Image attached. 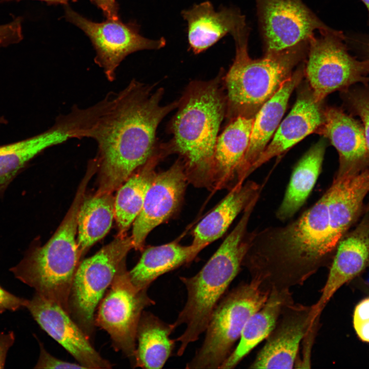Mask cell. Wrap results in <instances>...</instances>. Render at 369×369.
Returning a JSON list of instances; mask_svg holds the SVG:
<instances>
[{
  "label": "cell",
  "mask_w": 369,
  "mask_h": 369,
  "mask_svg": "<svg viewBox=\"0 0 369 369\" xmlns=\"http://www.w3.org/2000/svg\"><path fill=\"white\" fill-rule=\"evenodd\" d=\"M368 192L366 174H337L323 195L297 219L254 231L242 265L252 279L270 291L302 284L336 249L359 216Z\"/></svg>",
  "instance_id": "6da1fadb"
},
{
  "label": "cell",
  "mask_w": 369,
  "mask_h": 369,
  "mask_svg": "<svg viewBox=\"0 0 369 369\" xmlns=\"http://www.w3.org/2000/svg\"><path fill=\"white\" fill-rule=\"evenodd\" d=\"M163 90L135 79L112 94L89 138L97 145L96 193H112L153 155L157 128L178 101L162 105Z\"/></svg>",
  "instance_id": "7a4b0ae2"
},
{
  "label": "cell",
  "mask_w": 369,
  "mask_h": 369,
  "mask_svg": "<svg viewBox=\"0 0 369 369\" xmlns=\"http://www.w3.org/2000/svg\"><path fill=\"white\" fill-rule=\"evenodd\" d=\"M255 206L252 202L247 207L234 229L196 275L179 277L186 288L187 299L173 323L176 327L186 325L175 339L180 342L178 356L205 332L214 309L238 274L254 234L248 232V226Z\"/></svg>",
  "instance_id": "3957f363"
},
{
  "label": "cell",
  "mask_w": 369,
  "mask_h": 369,
  "mask_svg": "<svg viewBox=\"0 0 369 369\" xmlns=\"http://www.w3.org/2000/svg\"><path fill=\"white\" fill-rule=\"evenodd\" d=\"M249 35V29L245 27L232 35L236 53L224 83L228 114L233 118L239 115L254 117L308 53V40L253 59L248 53Z\"/></svg>",
  "instance_id": "277c9868"
},
{
  "label": "cell",
  "mask_w": 369,
  "mask_h": 369,
  "mask_svg": "<svg viewBox=\"0 0 369 369\" xmlns=\"http://www.w3.org/2000/svg\"><path fill=\"white\" fill-rule=\"evenodd\" d=\"M219 77L193 81L179 101L171 123L172 149L190 171L211 175L215 147L227 106Z\"/></svg>",
  "instance_id": "5b68a950"
},
{
  "label": "cell",
  "mask_w": 369,
  "mask_h": 369,
  "mask_svg": "<svg viewBox=\"0 0 369 369\" xmlns=\"http://www.w3.org/2000/svg\"><path fill=\"white\" fill-rule=\"evenodd\" d=\"M84 197L83 191H77L64 219L49 241L28 251L10 269L17 279L68 313L72 282L81 258L76 235L78 213Z\"/></svg>",
  "instance_id": "8992f818"
},
{
  "label": "cell",
  "mask_w": 369,
  "mask_h": 369,
  "mask_svg": "<svg viewBox=\"0 0 369 369\" xmlns=\"http://www.w3.org/2000/svg\"><path fill=\"white\" fill-rule=\"evenodd\" d=\"M270 291L251 279L232 290L214 309L203 342L187 368H219L233 351L249 318L266 301Z\"/></svg>",
  "instance_id": "52a82bcc"
},
{
  "label": "cell",
  "mask_w": 369,
  "mask_h": 369,
  "mask_svg": "<svg viewBox=\"0 0 369 369\" xmlns=\"http://www.w3.org/2000/svg\"><path fill=\"white\" fill-rule=\"evenodd\" d=\"M133 245L131 237L118 234L111 242L79 263L69 299V314L90 339L95 312Z\"/></svg>",
  "instance_id": "ba28073f"
},
{
  "label": "cell",
  "mask_w": 369,
  "mask_h": 369,
  "mask_svg": "<svg viewBox=\"0 0 369 369\" xmlns=\"http://www.w3.org/2000/svg\"><path fill=\"white\" fill-rule=\"evenodd\" d=\"M319 32L308 40L304 70L317 101L335 91L369 81V60H359L349 53L342 31L333 29Z\"/></svg>",
  "instance_id": "9c48e42d"
},
{
  "label": "cell",
  "mask_w": 369,
  "mask_h": 369,
  "mask_svg": "<svg viewBox=\"0 0 369 369\" xmlns=\"http://www.w3.org/2000/svg\"><path fill=\"white\" fill-rule=\"evenodd\" d=\"M128 272L125 263L99 304L95 323L109 334L116 350L133 360L139 319L144 309L155 304V302L147 290L134 286Z\"/></svg>",
  "instance_id": "30bf717a"
},
{
  "label": "cell",
  "mask_w": 369,
  "mask_h": 369,
  "mask_svg": "<svg viewBox=\"0 0 369 369\" xmlns=\"http://www.w3.org/2000/svg\"><path fill=\"white\" fill-rule=\"evenodd\" d=\"M65 8L66 19L90 39L96 53L94 61L110 81L115 79L118 67L128 55L142 50L159 49L166 45L163 37L155 40L141 35L135 23L126 24L120 18L95 23L76 13L68 5Z\"/></svg>",
  "instance_id": "8fae6325"
},
{
  "label": "cell",
  "mask_w": 369,
  "mask_h": 369,
  "mask_svg": "<svg viewBox=\"0 0 369 369\" xmlns=\"http://www.w3.org/2000/svg\"><path fill=\"white\" fill-rule=\"evenodd\" d=\"M265 53L279 52L331 30L302 0H255Z\"/></svg>",
  "instance_id": "7c38bea8"
},
{
  "label": "cell",
  "mask_w": 369,
  "mask_h": 369,
  "mask_svg": "<svg viewBox=\"0 0 369 369\" xmlns=\"http://www.w3.org/2000/svg\"><path fill=\"white\" fill-rule=\"evenodd\" d=\"M319 318L313 305L294 301L286 304L250 368H293L300 342L313 330Z\"/></svg>",
  "instance_id": "4fadbf2b"
},
{
  "label": "cell",
  "mask_w": 369,
  "mask_h": 369,
  "mask_svg": "<svg viewBox=\"0 0 369 369\" xmlns=\"http://www.w3.org/2000/svg\"><path fill=\"white\" fill-rule=\"evenodd\" d=\"M40 327L86 368H110L112 364L94 348L90 338L58 304L36 293L25 306Z\"/></svg>",
  "instance_id": "5bb4252c"
},
{
  "label": "cell",
  "mask_w": 369,
  "mask_h": 369,
  "mask_svg": "<svg viewBox=\"0 0 369 369\" xmlns=\"http://www.w3.org/2000/svg\"><path fill=\"white\" fill-rule=\"evenodd\" d=\"M187 179L184 168L179 162L166 171L155 174L141 210L133 223L131 238L133 248L141 250L150 232L176 211L183 196Z\"/></svg>",
  "instance_id": "9a60e30c"
},
{
  "label": "cell",
  "mask_w": 369,
  "mask_h": 369,
  "mask_svg": "<svg viewBox=\"0 0 369 369\" xmlns=\"http://www.w3.org/2000/svg\"><path fill=\"white\" fill-rule=\"evenodd\" d=\"M369 267V218H364L356 228L343 236L335 255L321 295L313 305L317 316L335 293L344 284Z\"/></svg>",
  "instance_id": "2e32d148"
},
{
  "label": "cell",
  "mask_w": 369,
  "mask_h": 369,
  "mask_svg": "<svg viewBox=\"0 0 369 369\" xmlns=\"http://www.w3.org/2000/svg\"><path fill=\"white\" fill-rule=\"evenodd\" d=\"M304 67H300L286 79L254 117L249 147L239 169L235 184H242L249 170L274 135L294 89L300 83Z\"/></svg>",
  "instance_id": "e0dca14e"
},
{
  "label": "cell",
  "mask_w": 369,
  "mask_h": 369,
  "mask_svg": "<svg viewBox=\"0 0 369 369\" xmlns=\"http://www.w3.org/2000/svg\"><path fill=\"white\" fill-rule=\"evenodd\" d=\"M320 103L312 92L298 97L290 113L280 122L270 143L251 166L249 176L270 159L283 153L318 130L324 120Z\"/></svg>",
  "instance_id": "ac0fdd59"
},
{
  "label": "cell",
  "mask_w": 369,
  "mask_h": 369,
  "mask_svg": "<svg viewBox=\"0 0 369 369\" xmlns=\"http://www.w3.org/2000/svg\"><path fill=\"white\" fill-rule=\"evenodd\" d=\"M187 22L189 49L195 54L206 50L227 34L232 35L247 26L245 16L236 8L216 11L209 1L182 11Z\"/></svg>",
  "instance_id": "d6986e66"
},
{
  "label": "cell",
  "mask_w": 369,
  "mask_h": 369,
  "mask_svg": "<svg viewBox=\"0 0 369 369\" xmlns=\"http://www.w3.org/2000/svg\"><path fill=\"white\" fill-rule=\"evenodd\" d=\"M324 120L318 129L336 149L339 156L337 173L358 171L369 162L363 127L340 109L323 111Z\"/></svg>",
  "instance_id": "ffe728a7"
},
{
  "label": "cell",
  "mask_w": 369,
  "mask_h": 369,
  "mask_svg": "<svg viewBox=\"0 0 369 369\" xmlns=\"http://www.w3.org/2000/svg\"><path fill=\"white\" fill-rule=\"evenodd\" d=\"M75 130L66 117L58 116L46 131L27 139L0 146V191L32 159L44 150L73 139Z\"/></svg>",
  "instance_id": "44dd1931"
},
{
  "label": "cell",
  "mask_w": 369,
  "mask_h": 369,
  "mask_svg": "<svg viewBox=\"0 0 369 369\" xmlns=\"http://www.w3.org/2000/svg\"><path fill=\"white\" fill-rule=\"evenodd\" d=\"M261 190L262 186L254 181L233 187L222 201L195 228L192 244L201 251L219 239L237 216L260 196Z\"/></svg>",
  "instance_id": "7402d4cb"
},
{
  "label": "cell",
  "mask_w": 369,
  "mask_h": 369,
  "mask_svg": "<svg viewBox=\"0 0 369 369\" xmlns=\"http://www.w3.org/2000/svg\"><path fill=\"white\" fill-rule=\"evenodd\" d=\"M254 117L239 115L234 117L218 136L211 173L216 176L218 186H225L232 180H236L249 147Z\"/></svg>",
  "instance_id": "603a6c76"
},
{
  "label": "cell",
  "mask_w": 369,
  "mask_h": 369,
  "mask_svg": "<svg viewBox=\"0 0 369 369\" xmlns=\"http://www.w3.org/2000/svg\"><path fill=\"white\" fill-rule=\"evenodd\" d=\"M290 290H272L263 305L248 319L237 346L219 368H233L273 330L284 306L293 301Z\"/></svg>",
  "instance_id": "cb8c5ba5"
},
{
  "label": "cell",
  "mask_w": 369,
  "mask_h": 369,
  "mask_svg": "<svg viewBox=\"0 0 369 369\" xmlns=\"http://www.w3.org/2000/svg\"><path fill=\"white\" fill-rule=\"evenodd\" d=\"M175 329L173 323H166L152 313L144 311L137 329L134 367L162 368L175 347L176 341L170 336Z\"/></svg>",
  "instance_id": "d4e9b609"
},
{
  "label": "cell",
  "mask_w": 369,
  "mask_h": 369,
  "mask_svg": "<svg viewBox=\"0 0 369 369\" xmlns=\"http://www.w3.org/2000/svg\"><path fill=\"white\" fill-rule=\"evenodd\" d=\"M200 251L192 244L182 245L176 242L149 247L128 271V276L137 289L148 290L158 277L190 262Z\"/></svg>",
  "instance_id": "484cf974"
},
{
  "label": "cell",
  "mask_w": 369,
  "mask_h": 369,
  "mask_svg": "<svg viewBox=\"0 0 369 369\" xmlns=\"http://www.w3.org/2000/svg\"><path fill=\"white\" fill-rule=\"evenodd\" d=\"M325 144L319 140L302 156L294 168L276 217L282 221L293 217L306 201L320 173Z\"/></svg>",
  "instance_id": "4316f807"
},
{
  "label": "cell",
  "mask_w": 369,
  "mask_h": 369,
  "mask_svg": "<svg viewBox=\"0 0 369 369\" xmlns=\"http://www.w3.org/2000/svg\"><path fill=\"white\" fill-rule=\"evenodd\" d=\"M112 193H96L84 198L77 216V242L81 257L109 231L115 218Z\"/></svg>",
  "instance_id": "83f0119b"
},
{
  "label": "cell",
  "mask_w": 369,
  "mask_h": 369,
  "mask_svg": "<svg viewBox=\"0 0 369 369\" xmlns=\"http://www.w3.org/2000/svg\"><path fill=\"white\" fill-rule=\"evenodd\" d=\"M157 156L152 157L117 189L115 197V219L119 234H125L140 212L147 190L155 174Z\"/></svg>",
  "instance_id": "f1b7e54d"
},
{
  "label": "cell",
  "mask_w": 369,
  "mask_h": 369,
  "mask_svg": "<svg viewBox=\"0 0 369 369\" xmlns=\"http://www.w3.org/2000/svg\"><path fill=\"white\" fill-rule=\"evenodd\" d=\"M353 323L360 339L369 342V298L362 300L356 306L354 313Z\"/></svg>",
  "instance_id": "f546056e"
},
{
  "label": "cell",
  "mask_w": 369,
  "mask_h": 369,
  "mask_svg": "<svg viewBox=\"0 0 369 369\" xmlns=\"http://www.w3.org/2000/svg\"><path fill=\"white\" fill-rule=\"evenodd\" d=\"M20 17L12 22L0 25V47L19 42L23 38Z\"/></svg>",
  "instance_id": "4dcf8cb0"
},
{
  "label": "cell",
  "mask_w": 369,
  "mask_h": 369,
  "mask_svg": "<svg viewBox=\"0 0 369 369\" xmlns=\"http://www.w3.org/2000/svg\"><path fill=\"white\" fill-rule=\"evenodd\" d=\"M352 102L355 111L362 121L369 157V93L357 94L353 96Z\"/></svg>",
  "instance_id": "1f68e13d"
},
{
  "label": "cell",
  "mask_w": 369,
  "mask_h": 369,
  "mask_svg": "<svg viewBox=\"0 0 369 369\" xmlns=\"http://www.w3.org/2000/svg\"><path fill=\"white\" fill-rule=\"evenodd\" d=\"M40 354L34 368H86L80 364L59 359L49 353L39 342Z\"/></svg>",
  "instance_id": "d6a6232c"
},
{
  "label": "cell",
  "mask_w": 369,
  "mask_h": 369,
  "mask_svg": "<svg viewBox=\"0 0 369 369\" xmlns=\"http://www.w3.org/2000/svg\"><path fill=\"white\" fill-rule=\"evenodd\" d=\"M27 301L11 294L0 286V312L16 311L25 308Z\"/></svg>",
  "instance_id": "836d02e7"
},
{
  "label": "cell",
  "mask_w": 369,
  "mask_h": 369,
  "mask_svg": "<svg viewBox=\"0 0 369 369\" xmlns=\"http://www.w3.org/2000/svg\"><path fill=\"white\" fill-rule=\"evenodd\" d=\"M100 9L107 19L117 20L119 5L116 0H90Z\"/></svg>",
  "instance_id": "e575fe53"
},
{
  "label": "cell",
  "mask_w": 369,
  "mask_h": 369,
  "mask_svg": "<svg viewBox=\"0 0 369 369\" xmlns=\"http://www.w3.org/2000/svg\"><path fill=\"white\" fill-rule=\"evenodd\" d=\"M14 341L13 332L7 334L0 333V368H4L7 352Z\"/></svg>",
  "instance_id": "d590c367"
},
{
  "label": "cell",
  "mask_w": 369,
  "mask_h": 369,
  "mask_svg": "<svg viewBox=\"0 0 369 369\" xmlns=\"http://www.w3.org/2000/svg\"><path fill=\"white\" fill-rule=\"evenodd\" d=\"M345 42L349 45H353L361 50L369 60V34H357L348 37L346 36Z\"/></svg>",
  "instance_id": "8d00e7d4"
},
{
  "label": "cell",
  "mask_w": 369,
  "mask_h": 369,
  "mask_svg": "<svg viewBox=\"0 0 369 369\" xmlns=\"http://www.w3.org/2000/svg\"><path fill=\"white\" fill-rule=\"evenodd\" d=\"M20 1L22 0H0V2H10V1ZM41 1H44L46 2L47 4L48 5H58V4H63L65 5H67L68 4L69 2L71 1L72 2H75L77 0H38Z\"/></svg>",
  "instance_id": "74e56055"
},
{
  "label": "cell",
  "mask_w": 369,
  "mask_h": 369,
  "mask_svg": "<svg viewBox=\"0 0 369 369\" xmlns=\"http://www.w3.org/2000/svg\"><path fill=\"white\" fill-rule=\"evenodd\" d=\"M365 5L368 13V25L369 26V0H361Z\"/></svg>",
  "instance_id": "f35d334b"
},
{
  "label": "cell",
  "mask_w": 369,
  "mask_h": 369,
  "mask_svg": "<svg viewBox=\"0 0 369 369\" xmlns=\"http://www.w3.org/2000/svg\"><path fill=\"white\" fill-rule=\"evenodd\" d=\"M5 122H6V119L3 117H0V124H5Z\"/></svg>",
  "instance_id": "ab89813d"
}]
</instances>
